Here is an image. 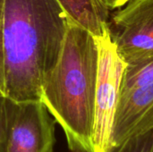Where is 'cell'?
Returning a JSON list of instances; mask_svg holds the SVG:
<instances>
[{
    "label": "cell",
    "instance_id": "cell-11",
    "mask_svg": "<svg viewBox=\"0 0 153 152\" xmlns=\"http://www.w3.org/2000/svg\"><path fill=\"white\" fill-rule=\"evenodd\" d=\"M5 0H0V93L4 95V47H3V28L4 13Z\"/></svg>",
    "mask_w": 153,
    "mask_h": 152
},
{
    "label": "cell",
    "instance_id": "cell-6",
    "mask_svg": "<svg viewBox=\"0 0 153 152\" xmlns=\"http://www.w3.org/2000/svg\"><path fill=\"white\" fill-rule=\"evenodd\" d=\"M151 130H153V84L119 98L112 133V149L130 137Z\"/></svg>",
    "mask_w": 153,
    "mask_h": 152
},
{
    "label": "cell",
    "instance_id": "cell-1",
    "mask_svg": "<svg viewBox=\"0 0 153 152\" xmlns=\"http://www.w3.org/2000/svg\"><path fill=\"white\" fill-rule=\"evenodd\" d=\"M70 19L57 0H5L4 96L40 101L41 88L62 51Z\"/></svg>",
    "mask_w": 153,
    "mask_h": 152
},
{
    "label": "cell",
    "instance_id": "cell-12",
    "mask_svg": "<svg viewBox=\"0 0 153 152\" xmlns=\"http://www.w3.org/2000/svg\"><path fill=\"white\" fill-rule=\"evenodd\" d=\"M104 1L107 4V5L109 7V9H115L125 5L129 0H104Z\"/></svg>",
    "mask_w": 153,
    "mask_h": 152
},
{
    "label": "cell",
    "instance_id": "cell-4",
    "mask_svg": "<svg viewBox=\"0 0 153 152\" xmlns=\"http://www.w3.org/2000/svg\"><path fill=\"white\" fill-rule=\"evenodd\" d=\"M108 20L109 36L121 59L134 65L153 57V0H129Z\"/></svg>",
    "mask_w": 153,
    "mask_h": 152
},
{
    "label": "cell",
    "instance_id": "cell-10",
    "mask_svg": "<svg viewBox=\"0 0 153 152\" xmlns=\"http://www.w3.org/2000/svg\"><path fill=\"white\" fill-rule=\"evenodd\" d=\"M10 126V99L0 93V152H7Z\"/></svg>",
    "mask_w": 153,
    "mask_h": 152
},
{
    "label": "cell",
    "instance_id": "cell-2",
    "mask_svg": "<svg viewBox=\"0 0 153 152\" xmlns=\"http://www.w3.org/2000/svg\"><path fill=\"white\" fill-rule=\"evenodd\" d=\"M98 72L96 37L70 20L60 57L43 82L40 101L63 129L74 152H93Z\"/></svg>",
    "mask_w": 153,
    "mask_h": 152
},
{
    "label": "cell",
    "instance_id": "cell-9",
    "mask_svg": "<svg viewBox=\"0 0 153 152\" xmlns=\"http://www.w3.org/2000/svg\"><path fill=\"white\" fill-rule=\"evenodd\" d=\"M109 152H153V130L128 138Z\"/></svg>",
    "mask_w": 153,
    "mask_h": 152
},
{
    "label": "cell",
    "instance_id": "cell-5",
    "mask_svg": "<svg viewBox=\"0 0 153 152\" xmlns=\"http://www.w3.org/2000/svg\"><path fill=\"white\" fill-rule=\"evenodd\" d=\"M56 123L41 101L10 99L7 152H53Z\"/></svg>",
    "mask_w": 153,
    "mask_h": 152
},
{
    "label": "cell",
    "instance_id": "cell-3",
    "mask_svg": "<svg viewBox=\"0 0 153 152\" xmlns=\"http://www.w3.org/2000/svg\"><path fill=\"white\" fill-rule=\"evenodd\" d=\"M96 39L99 47V72L91 140L92 151L109 152L112 149V133L120 85L126 64L118 55L110 39L108 28L101 37Z\"/></svg>",
    "mask_w": 153,
    "mask_h": 152
},
{
    "label": "cell",
    "instance_id": "cell-7",
    "mask_svg": "<svg viewBox=\"0 0 153 152\" xmlns=\"http://www.w3.org/2000/svg\"><path fill=\"white\" fill-rule=\"evenodd\" d=\"M68 18L96 38L108 30L109 7L104 0H57Z\"/></svg>",
    "mask_w": 153,
    "mask_h": 152
},
{
    "label": "cell",
    "instance_id": "cell-8",
    "mask_svg": "<svg viewBox=\"0 0 153 152\" xmlns=\"http://www.w3.org/2000/svg\"><path fill=\"white\" fill-rule=\"evenodd\" d=\"M153 84V57L134 65H126L120 85L119 98Z\"/></svg>",
    "mask_w": 153,
    "mask_h": 152
}]
</instances>
